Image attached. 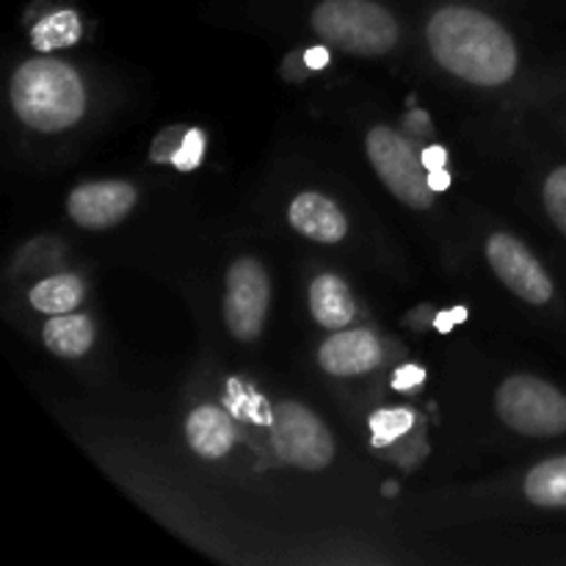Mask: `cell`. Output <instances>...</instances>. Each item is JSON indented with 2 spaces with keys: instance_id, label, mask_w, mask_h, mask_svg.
<instances>
[{
  "instance_id": "6da1fadb",
  "label": "cell",
  "mask_w": 566,
  "mask_h": 566,
  "mask_svg": "<svg viewBox=\"0 0 566 566\" xmlns=\"http://www.w3.org/2000/svg\"><path fill=\"white\" fill-rule=\"evenodd\" d=\"M426 36L437 64L473 86H503L517 72L514 39L479 9L446 6L429 20Z\"/></svg>"
},
{
  "instance_id": "7a4b0ae2",
  "label": "cell",
  "mask_w": 566,
  "mask_h": 566,
  "mask_svg": "<svg viewBox=\"0 0 566 566\" xmlns=\"http://www.w3.org/2000/svg\"><path fill=\"white\" fill-rule=\"evenodd\" d=\"M11 108L33 130L61 133L86 111V88L64 61L31 59L11 77Z\"/></svg>"
},
{
  "instance_id": "3957f363",
  "label": "cell",
  "mask_w": 566,
  "mask_h": 566,
  "mask_svg": "<svg viewBox=\"0 0 566 566\" xmlns=\"http://www.w3.org/2000/svg\"><path fill=\"white\" fill-rule=\"evenodd\" d=\"M313 31L354 55H385L398 42V22L376 0H321L310 14Z\"/></svg>"
},
{
  "instance_id": "277c9868",
  "label": "cell",
  "mask_w": 566,
  "mask_h": 566,
  "mask_svg": "<svg viewBox=\"0 0 566 566\" xmlns=\"http://www.w3.org/2000/svg\"><path fill=\"white\" fill-rule=\"evenodd\" d=\"M497 415L525 437H558L566 431V396L536 376H509L495 396Z\"/></svg>"
},
{
  "instance_id": "5b68a950",
  "label": "cell",
  "mask_w": 566,
  "mask_h": 566,
  "mask_svg": "<svg viewBox=\"0 0 566 566\" xmlns=\"http://www.w3.org/2000/svg\"><path fill=\"white\" fill-rule=\"evenodd\" d=\"M368 158L374 164L379 180L415 210H426L434 202V191L429 186V169L423 155L412 149V144L398 136L392 127L379 125L368 133Z\"/></svg>"
},
{
  "instance_id": "8992f818",
  "label": "cell",
  "mask_w": 566,
  "mask_h": 566,
  "mask_svg": "<svg viewBox=\"0 0 566 566\" xmlns=\"http://www.w3.org/2000/svg\"><path fill=\"white\" fill-rule=\"evenodd\" d=\"M271 446L282 462L298 470H324L335 459L332 431L296 401L280 403L271 415Z\"/></svg>"
},
{
  "instance_id": "52a82bcc",
  "label": "cell",
  "mask_w": 566,
  "mask_h": 566,
  "mask_svg": "<svg viewBox=\"0 0 566 566\" xmlns=\"http://www.w3.org/2000/svg\"><path fill=\"white\" fill-rule=\"evenodd\" d=\"M269 276L254 258H238L227 271L224 324L235 340H258L269 313Z\"/></svg>"
},
{
  "instance_id": "ba28073f",
  "label": "cell",
  "mask_w": 566,
  "mask_h": 566,
  "mask_svg": "<svg viewBox=\"0 0 566 566\" xmlns=\"http://www.w3.org/2000/svg\"><path fill=\"white\" fill-rule=\"evenodd\" d=\"M486 260H490L497 280L509 291L517 293L523 302L547 304L553 298V280L542 269L539 260L528 252V247L523 241H517L514 235L495 232L486 241Z\"/></svg>"
},
{
  "instance_id": "9c48e42d",
  "label": "cell",
  "mask_w": 566,
  "mask_h": 566,
  "mask_svg": "<svg viewBox=\"0 0 566 566\" xmlns=\"http://www.w3.org/2000/svg\"><path fill=\"white\" fill-rule=\"evenodd\" d=\"M136 205V188L122 180L86 182L66 199V213L83 230H108L119 224Z\"/></svg>"
},
{
  "instance_id": "30bf717a",
  "label": "cell",
  "mask_w": 566,
  "mask_h": 566,
  "mask_svg": "<svg viewBox=\"0 0 566 566\" xmlns=\"http://www.w3.org/2000/svg\"><path fill=\"white\" fill-rule=\"evenodd\" d=\"M381 346L370 329H337L321 346L318 363L332 376H359L379 365Z\"/></svg>"
},
{
  "instance_id": "8fae6325",
  "label": "cell",
  "mask_w": 566,
  "mask_h": 566,
  "mask_svg": "<svg viewBox=\"0 0 566 566\" xmlns=\"http://www.w3.org/2000/svg\"><path fill=\"white\" fill-rule=\"evenodd\" d=\"M287 221L304 238L318 243H337L346 238L348 221L329 197L318 191H304L287 208Z\"/></svg>"
},
{
  "instance_id": "7c38bea8",
  "label": "cell",
  "mask_w": 566,
  "mask_h": 566,
  "mask_svg": "<svg viewBox=\"0 0 566 566\" xmlns=\"http://www.w3.org/2000/svg\"><path fill=\"white\" fill-rule=\"evenodd\" d=\"M186 440L197 457L221 459L235 446V429L219 407H197L186 420Z\"/></svg>"
},
{
  "instance_id": "4fadbf2b",
  "label": "cell",
  "mask_w": 566,
  "mask_h": 566,
  "mask_svg": "<svg viewBox=\"0 0 566 566\" xmlns=\"http://www.w3.org/2000/svg\"><path fill=\"white\" fill-rule=\"evenodd\" d=\"M310 310L324 329H346L354 318L352 291L337 276L324 274L310 285Z\"/></svg>"
},
{
  "instance_id": "5bb4252c",
  "label": "cell",
  "mask_w": 566,
  "mask_h": 566,
  "mask_svg": "<svg viewBox=\"0 0 566 566\" xmlns=\"http://www.w3.org/2000/svg\"><path fill=\"white\" fill-rule=\"evenodd\" d=\"M42 340L55 357L77 359L92 348L94 326L86 315H75V313L53 315V318L44 324Z\"/></svg>"
},
{
  "instance_id": "9a60e30c",
  "label": "cell",
  "mask_w": 566,
  "mask_h": 566,
  "mask_svg": "<svg viewBox=\"0 0 566 566\" xmlns=\"http://www.w3.org/2000/svg\"><path fill=\"white\" fill-rule=\"evenodd\" d=\"M525 497L539 509H566V457H553L525 475Z\"/></svg>"
},
{
  "instance_id": "2e32d148",
  "label": "cell",
  "mask_w": 566,
  "mask_h": 566,
  "mask_svg": "<svg viewBox=\"0 0 566 566\" xmlns=\"http://www.w3.org/2000/svg\"><path fill=\"white\" fill-rule=\"evenodd\" d=\"M31 304L39 313L48 315H64L72 313L77 304L83 302V282L72 274H59L42 280L39 285H33L31 291Z\"/></svg>"
},
{
  "instance_id": "e0dca14e",
  "label": "cell",
  "mask_w": 566,
  "mask_h": 566,
  "mask_svg": "<svg viewBox=\"0 0 566 566\" xmlns=\"http://www.w3.org/2000/svg\"><path fill=\"white\" fill-rule=\"evenodd\" d=\"M83 25L81 17L75 11H53V14L42 17L31 31V44L39 53H50V50L72 48L81 39Z\"/></svg>"
},
{
  "instance_id": "ac0fdd59",
  "label": "cell",
  "mask_w": 566,
  "mask_h": 566,
  "mask_svg": "<svg viewBox=\"0 0 566 566\" xmlns=\"http://www.w3.org/2000/svg\"><path fill=\"white\" fill-rule=\"evenodd\" d=\"M412 426V409H379V412H374V418H370V434H374L370 442H374V448H387L392 446V442L401 440Z\"/></svg>"
},
{
  "instance_id": "d6986e66",
  "label": "cell",
  "mask_w": 566,
  "mask_h": 566,
  "mask_svg": "<svg viewBox=\"0 0 566 566\" xmlns=\"http://www.w3.org/2000/svg\"><path fill=\"white\" fill-rule=\"evenodd\" d=\"M542 202H545L553 224L562 230V235H566V166H558L547 175L545 188H542Z\"/></svg>"
},
{
  "instance_id": "ffe728a7",
  "label": "cell",
  "mask_w": 566,
  "mask_h": 566,
  "mask_svg": "<svg viewBox=\"0 0 566 566\" xmlns=\"http://www.w3.org/2000/svg\"><path fill=\"white\" fill-rule=\"evenodd\" d=\"M202 158H205V133L202 130H188L186 136H182L180 149L171 155V164H175L177 169H182V171H191V169H197L199 164H202Z\"/></svg>"
},
{
  "instance_id": "44dd1931",
  "label": "cell",
  "mask_w": 566,
  "mask_h": 566,
  "mask_svg": "<svg viewBox=\"0 0 566 566\" xmlns=\"http://www.w3.org/2000/svg\"><path fill=\"white\" fill-rule=\"evenodd\" d=\"M426 379V370L420 368V365H403V368L396 370V376H392V387H396L398 392H409L415 390V387L423 385Z\"/></svg>"
},
{
  "instance_id": "7402d4cb",
  "label": "cell",
  "mask_w": 566,
  "mask_h": 566,
  "mask_svg": "<svg viewBox=\"0 0 566 566\" xmlns=\"http://www.w3.org/2000/svg\"><path fill=\"white\" fill-rule=\"evenodd\" d=\"M464 318H468V310L457 307V310H451V313H446V315H437L434 326H437V329H440V332H451L453 326L462 324Z\"/></svg>"
},
{
  "instance_id": "603a6c76",
  "label": "cell",
  "mask_w": 566,
  "mask_h": 566,
  "mask_svg": "<svg viewBox=\"0 0 566 566\" xmlns=\"http://www.w3.org/2000/svg\"><path fill=\"white\" fill-rule=\"evenodd\" d=\"M304 64H307L310 70H324V66L329 64V50H326V48H310L307 53H304Z\"/></svg>"
},
{
  "instance_id": "cb8c5ba5",
  "label": "cell",
  "mask_w": 566,
  "mask_h": 566,
  "mask_svg": "<svg viewBox=\"0 0 566 566\" xmlns=\"http://www.w3.org/2000/svg\"><path fill=\"white\" fill-rule=\"evenodd\" d=\"M446 160H448V155H446V149L442 147H426L423 149V164H426V169H442V166H446Z\"/></svg>"
},
{
  "instance_id": "d4e9b609",
  "label": "cell",
  "mask_w": 566,
  "mask_h": 566,
  "mask_svg": "<svg viewBox=\"0 0 566 566\" xmlns=\"http://www.w3.org/2000/svg\"><path fill=\"white\" fill-rule=\"evenodd\" d=\"M429 186H431V191H434V193H442V191H448V188H451V175L446 171V166H442V169H431L429 171Z\"/></svg>"
}]
</instances>
